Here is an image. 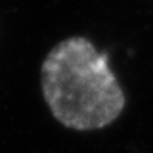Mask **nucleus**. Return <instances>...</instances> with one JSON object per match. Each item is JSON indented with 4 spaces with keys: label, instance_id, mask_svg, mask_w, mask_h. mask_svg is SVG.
Masks as SVG:
<instances>
[{
    "label": "nucleus",
    "instance_id": "nucleus-1",
    "mask_svg": "<svg viewBox=\"0 0 153 153\" xmlns=\"http://www.w3.org/2000/svg\"><path fill=\"white\" fill-rule=\"evenodd\" d=\"M41 86L52 116L68 129H103L126 106L108 56L80 36L62 41L47 54Z\"/></svg>",
    "mask_w": 153,
    "mask_h": 153
}]
</instances>
